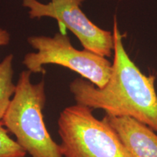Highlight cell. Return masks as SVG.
<instances>
[{
  "label": "cell",
  "mask_w": 157,
  "mask_h": 157,
  "mask_svg": "<svg viewBox=\"0 0 157 157\" xmlns=\"http://www.w3.org/2000/svg\"><path fill=\"white\" fill-rule=\"evenodd\" d=\"M114 59L108 83L99 88L78 78L69 89L76 103L92 109H102L113 117H129L157 132V95L155 76L143 74L131 60L123 44V35L113 17Z\"/></svg>",
  "instance_id": "obj_1"
},
{
  "label": "cell",
  "mask_w": 157,
  "mask_h": 157,
  "mask_svg": "<svg viewBox=\"0 0 157 157\" xmlns=\"http://www.w3.org/2000/svg\"><path fill=\"white\" fill-rule=\"evenodd\" d=\"M31 74L28 69L20 74L15 94L2 121L31 157H63L60 145L52 140L43 119L45 82L31 83Z\"/></svg>",
  "instance_id": "obj_2"
},
{
  "label": "cell",
  "mask_w": 157,
  "mask_h": 157,
  "mask_svg": "<svg viewBox=\"0 0 157 157\" xmlns=\"http://www.w3.org/2000/svg\"><path fill=\"white\" fill-rule=\"evenodd\" d=\"M58 125L63 157H130L114 129L95 118L90 107L66 108Z\"/></svg>",
  "instance_id": "obj_3"
},
{
  "label": "cell",
  "mask_w": 157,
  "mask_h": 157,
  "mask_svg": "<svg viewBox=\"0 0 157 157\" xmlns=\"http://www.w3.org/2000/svg\"><path fill=\"white\" fill-rule=\"evenodd\" d=\"M27 41L36 50L27 53L23 60L31 73H44L43 66L56 64L76 72L99 88L103 87L111 77L112 64L105 57L74 48L66 34L57 32L53 37L32 36Z\"/></svg>",
  "instance_id": "obj_4"
},
{
  "label": "cell",
  "mask_w": 157,
  "mask_h": 157,
  "mask_svg": "<svg viewBox=\"0 0 157 157\" xmlns=\"http://www.w3.org/2000/svg\"><path fill=\"white\" fill-rule=\"evenodd\" d=\"M84 0H23L31 18L49 17L57 20L77 37L84 50L103 57H111L114 48L113 33L94 24L80 8Z\"/></svg>",
  "instance_id": "obj_5"
},
{
  "label": "cell",
  "mask_w": 157,
  "mask_h": 157,
  "mask_svg": "<svg viewBox=\"0 0 157 157\" xmlns=\"http://www.w3.org/2000/svg\"><path fill=\"white\" fill-rule=\"evenodd\" d=\"M103 119L114 129L130 157H157V135L146 124L129 117L105 114Z\"/></svg>",
  "instance_id": "obj_6"
},
{
  "label": "cell",
  "mask_w": 157,
  "mask_h": 157,
  "mask_svg": "<svg viewBox=\"0 0 157 157\" xmlns=\"http://www.w3.org/2000/svg\"><path fill=\"white\" fill-rule=\"evenodd\" d=\"M13 56L10 54L0 62V121H2L15 94L13 83Z\"/></svg>",
  "instance_id": "obj_7"
},
{
  "label": "cell",
  "mask_w": 157,
  "mask_h": 157,
  "mask_svg": "<svg viewBox=\"0 0 157 157\" xmlns=\"http://www.w3.org/2000/svg\"><path fill=\"white\" fill-rule=\"evenodd\" d=\"M8 132L2 121H0V157H25L27 153Z\"/></svg>",
  "instance_id": "obj_8"
},
{
  "label": "cell",
  "mask_w": 157,
  "mask_h": 157,
  "mask_svg": "<svg viewBox=\"0 0 157 157\" xmlns=\"http://www.w3.org/2000/svg\"><path fill=\"white\" fill-rule=\"evenodd\" d=\"M10 42V34L5 29L0 28V47L6 46Z\"/></svg>",
  "instance_id": "obj_9"
}]
</instances>
